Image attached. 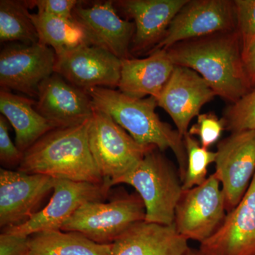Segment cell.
<instances>
[{
	"mask_svg": "<svg viewBox=\"0 0 255 255\" xmlns=\"http://www.w3.org/2000/svg\"><path fill=\"white\" fill-rule=\"evenodd\" d=\"M167 52L175 66L199 73L216 96L231 104L252 90L237 29L180 42Z\"/></svg>",
	"mask_w": 255,
	"mask_h": 255,
	"instance_id": "cell-1",
	"label": "cell"
},
{
	"mask_svg": "<svg viewBox=\"0 0 255 255\" xmlns=\"http://www.w3.org/2000/svg\"><path fill=\"white\" fill-rule=\"evenodd\" d=\"M90 119L43 135L23 152L18 171L55 179L105 184L89 145Z\"/></svg>",
	"mask_w": 255,
	"mask_h": 255,
	"instance_id": "cell-2",
	"label": "cell"
},
{
	"mask_svg": "<svg viewBox=\"0 0 255 255\" xmlns=\"http://www.w3.org/2000/svg\"><path fill=\"white\" fill-rule=\"evenodd\" d=\"M85 91L93 107L110 116L137 143L155 146L162 152L170 149L177 158L183 181L187 164L184 137L177 129L159 119L155 112L158 107L155 98H132L107 87H93Z\"/></svg>",
	"mask_w": 255,
	"mask_h": 255,
	"instance_id": "cell-3",
	"label": "cell"
},
{
	"mask_svg": "<svg viewBox=\"0 0 255 255\" xmlns=\"http://www.w3.org/2000/svg\"><path fill=\"white\" fill-rule=\"evenodd\" d=\"M127 184L135 188L145 208L147 222L172 225L178 201L183 192L182 180L175 168L162 151H149L117 184Z\"/></svg>",
	"mask_w": 255,
	"mask_h": 255,
	"instance_id": "cell-4",
	"label": "cell"
},
{
	"mask_svg": "<svg viewBox=\"0 0 255 255\" xmlns=\"http://www.w3.org/2000/svg\"><path fill=\"white\" fill-rule=\"evenodd\" d=\"M88 140L96 164L110 189L135 168L149 151L157 148L137 143L110 116L95 107Z\"/></svg>",
	"mask_w": 255,
	"mask_h": 255,
	"instance_id": "cell-5",
	"label": "cell"
},
{
	"mask_svg": "<svg viewBox=\"0 0 255 255\" xmlns=\"http://www.w3.org/2000/svg\"><path fill=\"white\" fill-rule=\"evenodd\" d=\"M145 208L137 193L110 202L88 201L62 226L61 231L78 232L102 245H112L134 223L145 221Z\"/></svg>",
	"mask_w": 255,
	"mask_h": 255,
	"instance_id": "cell-6",
	"label": "cell"
},
{
	"mask_svg": "<svg viewBox=\"0 0 255 255\" xmlns=\"http://www.w3.org/2000/svg\"><path fill=\"white\" fill-rule=\"evenodd\" d=\"M216 174L183 191L176 206L174 223L186 239L203 243L216 232L227 215L222 188Z\"/></svg>",
	"mask_w": 255,
	"mask_h": 255,
	"instance_id": "cell-7",
	"label": "cell"
},
{
	"mask_svg": "<svg viewBox=\"0 0 255 255\" xmlns=\"http://www.w3.org/2000/svg\"><path fill=\"white\" fill-rule=\"evenodd\" d=\"M110 189L105 184L55 179L53 195L48 204L26 222L5 228L2 232L28 237L44 231L61 230L80 206L88 201L103 200Z\"/></svg>",
	"mask_w": 255,
	"mask_h": 255,
	"instance_id": "cell-8",
	"label": "cell"
},
{
	"mask_svg": "<svg viewBox=\"0 0 255 255\" xmlns=\"http://www.w3.org/2000/svg\"><path fill=\"white\" fill-rule=\"evenodd\" d=\"M236 29L237 19L234 1L188 0L172 20L162 41L150 53L169 49L187 40Z\"/></svg>",
	"mask_w": 255,
	"mask_h": 255,
	"instance_id": "cell-9",
	"label": "cell"
},
{
	"mask_svg": "<svg viewBox=\"0 0 255 255\" xmlns=\"http://www.w3.org/2000/svg\"><path fill=\"white\" fill-rule=\"evenodd\" d=\"M215 163L228 213L241 202L255 174V130L231 132L219 141Z\"/></svg>",
	"mask_w": 255,
	"mask_h": 255,
	"instance_id": "cell-10",
	"label": "cell"
},
{
	"mask_svg": "<svg viewBox=\"0 0 255 255\" xmlns=\"http://www.w3.org/2000/svg\"><path fill=\"white\" fill-rule=\"evenodd\" d=\"M56 54L40 43L11 44L0 53L1 89L37 97L42 82L54 73Z\"/></svg>",
	"mask_w": 255,
	"mask_h": 255,
	"instance_id": "cell-11",
	"label": "cell"
},
{
	"mask_svg": "<svg viewBox=\"0 0 255 255\" xmlns=\"http://www.w3.org/2000/svg\"><path fill=\"white\" fill-rule=\"evenodd\" d=\"M121 71L122 60L108 50L90 44L56 55L54 68L55 73L84 90L118 87Z\"/></svg>",
	"mask_w": 255,
	"mask_h": 255,
	"instance_id": "cell-12",
	"label": "cell"
},
{
	"mask_svg": "<svg viewBox=\"0 0 255 255\" xmlns=\"http://www.w3.org/2000/svg\"><path fill=\"white\" fill-rule=\"evenodd\" d=\"M55 182L43 174L0 169V227L3 230L27 221L53 190Z\"/></svg>",
	"mask_w": 255,
	"mask_h": 255,
	"instance_id": "cell-13",
	"label": "cell"
},
{
	"mask_svg": "<svg viewBox=\"0 0 255 255\" xmlns=\"http://www.w3.org/2000/svg\"><path fill=\"white\" fill-rule=\"evenodd\" d=\"M216 96L199 73L186 67L175 66L157 105L170 116L178 132L184 137L191 120Z\"/></svg>",
	"mask_w": 255,
	"mask_h": 255,
	"instance_id": "cell-14",
	"label": "cell"
},
{
	"mask_svg": "<svg viewBox=\"0 0 255 255\" xmlns=\"http://www.w3.org/2000/svg\"><path fill=\"white\" fill-rule=\"evenodd\" d=\"M82 2L73 10V16L86 31L90 44L108 50L119 59L130 58L134 23L119 16L113 1L90 6H83Z\"/></svg>",
	"mask_w": 255,
	"mask_h": 255,
	"instance_id": "cell-15",
	"label": "cell"
},
{
	"mask_svg": "<svg viewBox=\"0 0 255 255\" xmlns=\"http://www.w3.org/2000/svg\"><path fill=\"white\" fill-rule=\"evenodd\" d=\"M35 107L55 128L80 125L91 118L94 107L85 90L53 73L38 88Z\"/></svg>",
	"mask_w": 255,
	"mask_h": 255,
	"instance_id": "cell-16",
	"label": "cell"
},
{
	"mask_svg": "<svg viewBox=\"0 0 255 255\" xmlns=\"http://www.w3.org/2000/svg\"><path fill=\"white\" fill-rule=\"evenodd\" d=\"M199 251L204 255H255V174L241 202Z\"/></svg>",
	"mask_w": 255,
	"mask_h": 255,
	"instance_id": "cell-17",
	"label": "cell"
},
{
	"mask_svg": "<svg viewBox=\"0 0 255 255\" xmlns=\"http://www.w3.org/2000/svg\"><path fill=\"white\" fill-rule=\"evenodd\" d=\"M188 0H123L115 1L135 24L130 53H150L162 41L169 25Z\"/></svg>",
	"mask_w": 255,
	"mask_h": 255,
	"instance_id": "cell-18",
	"label": "cell"
},
{
	"mask_svg": "<svg viewBox=\"0 0 255 255\" xmlns=\"http://www.w3.org/2000/svg\"><path fill=\"white\" fill-rule=\"evenodd\" d=\"M188 240L177 232L174 223L139 221L128 228L112 244V255H186Z\"/></svg>",
	"mask_w": 255,
	"mask_h": 255,
	"instance_id": "cell-19",
	"label": "cell"
},
{
	"mask_svg": "<svg viewBox=\"0 0 255 255\" xmlns=\"http://www.w3.org/2000/svg\"><path fill=\"white\" fill-rule=\"evenodd\" d=\"M175 65L167 50H155L142 59L122 60L119 90L132 98L158 100Z\"/></svg>",
	"mask_w": 255,
	"mask_h": 255,
	"instance_id": "cell-20",
	"label": "cell"
},
{
	"mask_svg": "<svg viewBox=\"0 0 255 255\" xmlns=\"http://www.w3.org/2000/svg\"><path fill=\"white\" fill-rule=\"evenodd\" d=\"M36 102L1 89L0 112L14 128L15 145L24 152L55 128L35 107Z\"/></svg>",
	"mask_w": 255,
	"mask_h": 255,
	"instance_id": "cell-21",
	"label": "cell"
},
{
	"mask_svg": "<svg viewBox=\"0 0 255 255\" xmlns=\"http://www.w3.org/2000/svg\"><path fill=\"white\" fill-rule=\"evenodd\" d=\"M29 247V255H112V244H99L82 233L61 230L32 235Z\"/></svg>",
	"mask_w": 255,
	"mask_h": 255,
	"instance_id": "cell-22",
	"label": "cell"
},
{
	"mask_svg": "<svg viewBox=\"0 0 255 255\" xmlns=\"http://www.w3.org/2000/svg\"><path fill=\"white\" fill-rule=\"evenodd\" d=\"M38 43L53 48L57 56L84 44H90L86 31L74 18L68 19L37 12L31 14Z\"/></svg>",
	"mask_w": 255,
	"mask_h": 255,
	"instance_id": "cell-23",
	"label": "cell"
},
{
	"mask_svg": "<svg viewBox=\"0 0 255 255\" xmlns=\"http://www.w3.org/2000/svg\"><path fill=\"white\" fill-rule=\"evenodd\" d=\"M0 41L38 43V33L25 1H0Z\"/></svg>",
	"mask_w": 255,
	"mask_h": 255,
	"instance_id": "cell-24",
	"label": "cell"
},
{
	"mask_svg": "<svg viewBox=\"0 0 255 255\" xmlns=\"http://www.w3.org/2000/svg\"><path fill=\"white\" fill-rule=\"evenodd\" d=\"M187 155V169L182 181L183 190L201 185L207 179L208 168L215 162L216 152L204 148L190 134L184 136Z\"/></svg>",
	"mask_w": 255,
	"mask_h": 255,
	"instance_id": "cell-25",
	"label": "cell"
},
{
	"mask_svg": "<svg viewBox=\"0 0 255 255\" xmlns=\"http://www.w3.org/2000/svg\"><path fill=\"white\" fill-rule=\"evenodd\" d=\"M231 132L255 130V87L226 109L223 117Z\"/></svg>",
	"mask_w": 255,
	"mask_h": 255,
	"instance_id": "cell-26",
	"label": "cell"
},
{
	"mask_svg": "<svg viewBox=\"0 0 255 255\" xmlns=\"http://www.w3.org/2000/svg\"><path fill=\"white\" fill-rule=\"evenodd\" d=\"M243 58L255 44V0H235Z\"/></svg>",
	"mask_w": 255,
	"mask_h": 255,
	"instance_id": "cell-27",
	"label": "cell"
},
{
	"mask_svg": "<svg viewBox=\"0 0 255 255\" xmlns=\"http://www.w3.org/2000/svg\"><path fill=\"white\" fill-rule=\"evenodd\" d=\"M226 130V124L223 118L219 119L213 112L200 114L197 117V122L189 128L188 133L198 135L201 146L209 149L219 140L223 130Z\"/></svg>",
	"mask_w": 255,
	"mask_h": 255,
	"instance_id": "cell-28",
	"label": "cell"
},
{
	"mask_svg": "<svg viewBox=\"0 0 255 255\" xmlns=\"http://www.w3.org/2000/svg\"><path fill=\"white\" fill-rule=\"evenodd\" d=\"M28 9L37 8L38 12L56 16L73 18V10L82 1L78 0H30L25 1Z\"/></svg>",
	"mask_w": 255,
	"mask_h": 255,
	"instance_id": "cell-29",
	"label": "cell"
},
{
	"mask_svg": "<svg viewBox=\"0 0 255 255\" xmlns=\"http://www.w3.org/2000/svg\"><path fill=\"white\" fill-rule=\"evenodd\" d=\"M7 119L0 116V161L4 167H14L21 164L23 153L10 138Z\"/></svg>",
	"mask_w": 255,
	"mask_h": 255,
	"instance_id": "cell-30",
	"label": "cell"
},
{
	"mask_svg": "<svg viewBox=\"0 0 255 255\" xmlns=\"http://www.w3.org/2000/svg\"><path fill=\"white\" fill-rule=\"evenodd\" d=\"M29 236L2 232L0 235V255H29Z\"/></svg>",
	"mask_w": 255,
	"mask_h": 255,
	"instance_id": "cell-31",
	"label": "cell"
},
{
	"mask_svg": "<svg viewBox=\"0 0 255 255\" xmlns=\"http://www.w3.org/2000/svg\"><path fill=\"white\" fill-rule=\"evenodd\" d=\"M245 70L251 88L255 87V44L243 56Z\"/></svg>",
	"mask_w": 255,
	"mask_h": 255,
	"instance_id": "cell-32",
	"label": "cell"
},
{
	"mask_svg": "<svg viewBox=\"0 0 255 255\" xmlns=\"http://www.w3.org/2000/svg\"><path fill=\"white\" fill-rule=\"evenodd\" d=\"M204 255L201 254V252L199 250L192 249V248H189L188 251L187 255Z\"/></svg>",
	"mask_w": 255,
	"mask_h": 255,
	"instance_id": "cell-33",
	"label": "cell"
}]
</instances>
